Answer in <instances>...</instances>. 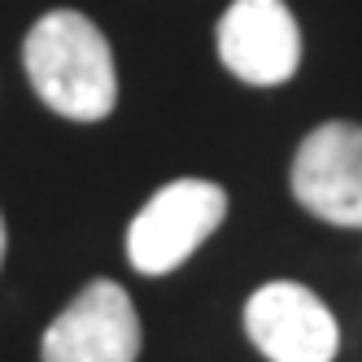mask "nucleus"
I'll use <instances>...</instances> for the list:
<instances>
[{
	"mask_svg": "<svg viewBox=\"0 0 362 362\" xmlns=\"http://www.w3.org/2000/svg\"><path fill=\"white\" fill-rule=\"evenodd\" d=\"M293 192L310 214L336 227H362V127L323 122L293 158Z\"/></svg>",
	"mask_w": 362,
	"mask_h": 362,
	"instance_id": "nucleus-5",
	"label": "nucleus"
},
{
	"mask_svg": "<svg viewBox=\"0 0 362 362\" xmlns=\"http://www.w3.org/2000/svg\"><path fill=\"white\" fill-rule=\"evenodd\" d=\"M0 262H5V218H0Z\"/></svg>",
	"mask_w": 362,
	"mask_h": 362,
	"instance_id": "nucleus-7",
	"label": "nucleus"
},
{
	"mask_svg": "<svg viewBox=\"0 0 362 362\" xmlns=\"http://www.w3.org/2000/svg\"><path fill=\"white\" fill-rule=\"evenodd\" d=\"M44 362H136L140 358V315L122 284L92 279L40 341Z\"/></svg>",
	"mask_w": 362,
	"mask_h": 362,
	"instance_id": "nucleus-3",
	"label": "nucleus"
},
{
	"mask_svg": "<svg viewBox=\"0 0 362 362\" xmlns=\"http://www.w3.org/2000/svg\"><path fill=\"white\" fill-rule=\"evenodd\" d=\"M22 66L53 114L74 122H96L118 105V74L114 53L100 27L79 9H53L27 31Z\"/></svg>",
	"mask_w": 362,
	"mask_h": 362,
	"instance_id": "nucleus-1",
	"label": "nucleus"
},
{
	"mask_svg": "<svg viewBox=\"0 0 362 362\" xmlns=\"http://www.w3.org/2000/svg\"><path fill=\"white\" fill-rule=\"evenodd\" d=\"M245 332L271 362H332L341 345L332 310L293 279L262 284L249 297Z\"/></svg>",
	"mask_w": 362,
	"mask_h": 362,
	"instance_id": "nucleus-4",
	"label": "nucleus"
},
{
	"mask_svg": "<svg viewBox=\"0 0 362 362\" xmlns=\"http://www.w3.org/2000/svg\"><path fill=\"white\" fill-rule=\"evenodd\" d=\"M218 57L245 83L271 88L293 79L301 62V31L284 0H231L218 22Z\"/></svg>",
	"mask_w": 362,
	"mask_h": 362,
	"instance_id": "nucleus-6",
	"label": "nucleus"
},
{
	"mask_svg": "<svg viewBox=\"0 0 362 362\" xmlns=\"http://www.w3.org/2000/svg\"><path fill=\"white\" fill-rule=\"evenodd\" d=\"M227 192L210 179H170L132 218L127 257L140 275H170L218 231Z\"/></svg>",
	"mask_w": 362,
	"mask_h": 362,
	"instance_id": "nucleus-2",
	"label": "nucleus"
}]
</instances>
